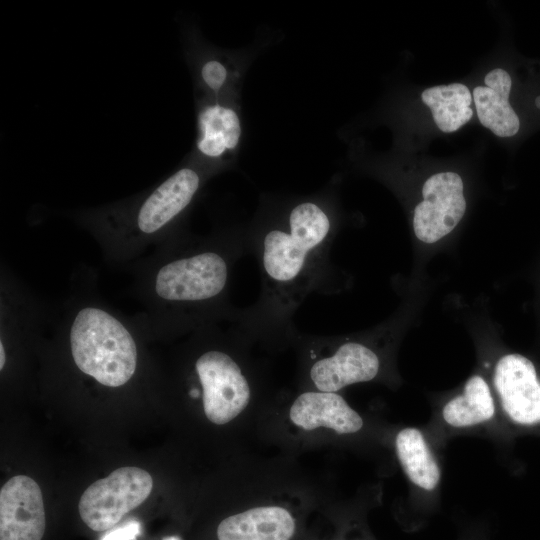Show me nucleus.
<instances>
[{
  "label": "nucleus",
  "mask_w": 540,
  "mask_h": 540,
  "mask_svg": "<svg viewBox=\"0 0 540 540\" xmlns=\"http://www.w3.org/2000/svg\"><path fill=\"white\" fill-rule=\"evenodd\" d=\"M333 231L327 208L308 200L247 233L248 252L256 258L261 290L254 304L236 314L244 337L278 340L297 336L293 318L305 299L312 293L333 292L334 268L329 258Z\"/></svg>",
  "instance_id": "nucleus-1"
},
{
  "label": "nucleus",
  "mask_w": 540,
  "mask_h": 540,
  "mask_svg": "<svg viewBox=\"0 0 540 540\" xmlns=\"http://www.w3.org/2000/svg\"><path fill=\"white\" fill-rule=\"evenodd\" d=\"M247 252V233L237 232L221 244L178 257L158 271L156 293L190 313L214 311L227 294L233 263Z\"/></svg>",
  "instance_id": "nucleus-2"
},
{
  "label": "nucleus",
  "mask_w": 540,
  "mask_h": 540,
  "mask_svg": "<svg viewBox=\"0 0 540 540\" xmlns=\"http://www.w3.org/2000/svg\"><path fill=\"white\" fill-rule=\"evenodd\" d=\"M73 360L80 371L108 387L127 383L137 367V347L126 327L108 312L81 309L70 329Z\"/></svg>",
  "instance_id": "nucleus-3"
},
{
  "label": "nucleus",
  "mask_w": 540,
  "mask_h": 540,
  "mask_svg": "<svg viewBox=\"0 0 540 540\" xmlns=\"http://www.w3.org/2000/svg\"><path fill=\"white\" fill-rule=\"evenodd\" d=\"M153 488L152 476L138 467H121L92 483L82 494L78 510L93 531L113 528L128 512L141 505Z\"/></svg>",
  "instance_id": "nucleus-4"
},
{
  "label": "nucleus",
  "mask_w": 540,
  "mask_h": 540,
  "mask_svg": "<svg viewBox=\"0 0 540 540\" xmlns=\"http://www.w3.org/2000/svg\"><path fill=\"white\" fill-rule=\"evenodd\" d=\"M201 386L206 417L222 425L233 420L249 404L251 384L240 363L230 353L209 349L194 364Z\"/></svg>",
  "instance_id": "nucleus-5"
},
{
  "label": "nucleus",
  "mask_w": 540,
  "mask_h": 540,
  "mask_svg": "<svg viewBox=\"0 0 540 540\" xmlns=\"http://www.w3.org/2000/svg\"><path fill=\"white\" fill-rule=\"evenodd\" d=\"M308 348L324 353L319 355L308 352L311 361L308 376L321 392L336 393L348 385L370 381L380 369L378 355L359 341L334 343L328 351L308 339Z\"/></svg>",
  "instance_id": "nucleus-6"
},
{
  "label": "nucleus",
  "mask_w": 540,
  "mask_h": 540,
  "mask_svg": "<svg viewBox=\"0 0 540 540\" xmlns=\"http://www.w3.org/2000/svg\"><path fill=\"white\" fill-rule=\"evenodd\" d=\"M423 201L414 210L415 235L424 243H435L450 233L466 210L461 177L454 172L434 174L424 183Z\"/></svg>",
  "instance_id": "nucleus-7"
},
{
  "label": "nucleus",
  "mask_w": 540,
  "mask_h": 540,
  "mask_svg": "<svg viewBox=\"0 0 540 540\" xmlns=\"http://www.w3.org/2000/svg\"><path fill=\"white\" fill-rule=\"evenodd\" d=\"M42 491L34 479L17 475L0 490V540H41L45 532Z\"/></svg>",
  "instance_id": "nucleus-8"
},
{
  "label": "nucleus",
  "mask_w": 540,
  "mask_h": 540,
  "mask_svg": "<svg viewBox=\"0 0 540 540\" xmlns=\"http://www.w3.org/2000/svg\"><path fill=\"white\" fill-rule=\"evenodd\" d=\"M494 384L512 420L524 425L540 422V382L529 359L519 354L502 357L495 368Z\"/></svg>",
  "instance_id": "nucleus-9"
},
{
  "label": "nucleus",
  "mask_w": 540,
  "mask_h": 540,
  "mask_svg": "<svg viewBox=\"0 0 540 540\" xmlns=\"http://www.w3.org/2000/svg\"><path fill=\"white\" fill-rule=\"evenodd\" d=\"M199 186L195 170L182 168L175 172L142 204L137 217L139 230L151 234L167 225L190 204Z\"/></svg>",
  "instance_id": "nucleus-10"
},
{
  "label": "nucleus",
  "mask_w": 540,
  "mask_h": 540,
  "mask_svg": "<svg viewBox=\"0 0 540 540\" xmlns=\"http://www.w3.org/2000/svg\"><path fill=\"white\" fill-rule=\"evenodd\" d=\"M290 419L298 427L313 430L318 427L333 429L338 434L354 433L363 420L334 392L308 391L299 395L290 409Z\"/></svg>",
  "instance_id": "nucleus-11"
},
{
  "label": "nucleus",
  "mask_w": 540,
  "mask_h": 540,
  "mask_svg": "<svg viewBox=\"0 0 540 540\" xmlns=\"http://www.w3.org/2000/svg\"><path fill=\"white\" fill-rule=\"evenodd\" d=\"M295 531L291 514L278 506L256 507L229 516L217 528L218 540H290Z\"/></svg>",
  "instance_id": "nucleus-12"
},
{
  "label": "nucleus",
  "mask_w": 540,
  "mask_h": 540,
  "mask_svg": "<svg viewBox=\"0 0 540 540\" xmlns=\"http://www.w3.org/2000/svg\"><path fill=\"white\" fill-rule=\"evenodd\" d=\"M484 81L486 86H477L473 90V100L481 124L499 137L515 135L520 122L508 101L512 86L509 74L500 68L493 69Z\"/></svg>",
  "instance_id": "nucleus-13"
},
{
  "label": "nucleus",
  "mask_w": 540,
  "mask_h": 540,
  "mask_svg": "<svg viewBox=\"0 0 540 540\" xmlns=\"http://www.w3.org/2000/svg\"><path fill=\"white\" fill-rule=\"evenodd\" d=\"M421 97L431 109L435 124L443 132L458 130L473 115L471 93L464 84L434 86L424 90Z\"/></svg>",
  "instance_id": "nucleus-14"
},
{
  "label": "nucleus",
  "mask_w": 540,
  "mask_h": 540,
  "mask_svg": "<svg viewBox=\"0 0 540 540\" xmlns=\"http://www.w3.org/2000/svg\"><path fill=\"white\" fill-rule=\"evenodd\" d=\"M396 451L413 483L426 490L435 488L439 482L440 471L419 430H401L396 437Z\"/></svg>",
  "instance_id": "nucleus-15"
},
{
  "label": "nucleus",
  "mask_w": 540,
  "mask_h": 540,
  "mask_svg": "<svg viewBox=\"0 0 540 540\" xmlns=\"http://www.w3.org/2000/svg\"><path fill=\"white\" fill-rule=\"evenodd\" d=\"M201 137L199 151L209 157H218L233 149L240 138V121L234 110L220 105L205 108L199 117Z\"/></svg>",
  "instance_id": "nucleus-16"
},
{
  "label": "nucleus",
  "mask_w": 540,
  "mask_h": 540,
  "mask_svg": "<svg viewBox=\"0 0 540 540\" xmlns=\"http://www.w3.org/2000/svg\"><path fill=\"white\" fill-rule=\"evenodd\" d=\"M495 412L489 387L480 376L471 377L463 395L449 401L443 409L445 421L455 427H465L490 419Z\"/></svg>",
  "instance_id": "nucleus-17"
},
{
  "label": "nucleus",
  "mask_w": 540,
  "mask_h": 540,
  "mask_svg": "<svg viewBox=\"0 0 540 540\" xmlns=\"http://www.w3.org/2000/svg\"><path fill=\"white\" fill-rule=\"evenodd\" d=\"M226 76V69L219 61H208L202 68L203 80L213 90L221 88L225 82Z\"/></svg>",
  "instance_id": "nucleus-18"
},
{
  "label": "nucleus",
  "mask_w": 540,
  "mask_h": 540,
  "mask_svg": "<svg viewBox=\"0 0 540 540\" xmlns=\"http://www.w3.org/2000/svg\"><path fill=\"white\" fill-rule=\"evenodd\" d=\"M141 533V524L132 519L111 529L100 540H136Z\"/></svg>",
  "instance_id": "nucleus-19"
},
{
  "label": "nucleus",
  "mask_w": 540,
  "mask_h": 540,
  "mask_svg": "<svg viewBox=\"0 0 540 540\" xmlns=\"http://www.w3.org/2000/svg\"><path fill=\"white\" fill-rule=\"evenodd\" d=\"M5 364V351L2 341L0 342V369L2 370Z\"/></svg>",
  "instance_id": "nucleus-20"
},
{
  "label": "nucleus",
  "mask_w": 540,
  "mask_h": 540,
  "mask_svg": "<svg viewBox=\"0 0 540 540\" xmlns=\"http://www.w3.org/2000/svg\"><path fill=\"white\" fill-rule=\"evenodd\" d=\"M163 540H181V539L178 538L177 536H168V537H165Z\"/></svg>",
  "instance_id": "nucleus-21"
},
{
  "label": "nucleus",
  "mask_w": 540,
  "mask_h": 540,
  "mask_svg": "<svg viewBox=\"0 0 540 540\" xmlns=\"http://www.w3.org/2000/svg\"><path fill=\"white\" fill-rule=\"evenodd\" d=\"M536 106L540 109V96L536 98Z\"/></svg>",
  "instance_id": "nucleus-22"
}]
</instances>
